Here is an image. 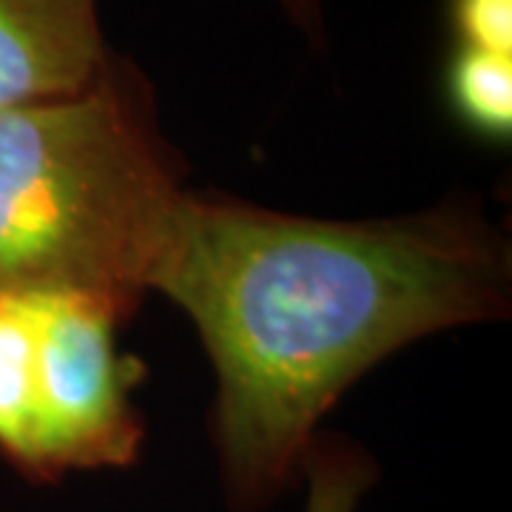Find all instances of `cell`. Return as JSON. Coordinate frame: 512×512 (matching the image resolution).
<instances>
[{"label": "cell", "mask_w": 512, "mask_h": 512, "mask_svg": "<svg viewBox=\"0 0 512 512\" xmlns=\"http://www.w3.org/2000/svg\"><path fill=\"white\" fill-rule=\"evenodd\" d=\"M453 46L512 57V0H447Z\"/></svg>", "instance_id": "ba28073f"}, {"label": "cell", "mask_w": 512, "mask_h": 512, "mask_svg": "<svg viewBox=\"0 0 512 512\" xmlns=\"http://www.w3.org/2000/svg\"><path fill=\"white\" fill-rule=\"evenodd\" d=\"M151 293L200 330L214 441L237 512L268 507L359 376L430 333L510 311L507 239L447 202L387 220H313L185 194Z\"/></svg>", "instance_id": "6da1fadb"}, {"label": "cell", "mask_w": 512, "mask_h": 512, "mask_svg": "<svg viewBox=\"0 0 512 512\" xmlns=\"http://www.w3.org/2000/svg\"><path fill=\"white\" fill-rule=\"evenodd\" d=\"M285 15L299 26L313 43H322L325 37V0H276Z\"/></svg>", "instance_id": "9c48e42d"}, {"label": "cell", "mask_w": 512, "mask_h": 512, "mask_svg": "<svg viewBox=\"0 0 512 512\" xmlns=\"http://www.w3.org/2000/svg\"><path fill=\"white\" fill-rule=\"evenodd\" d=\"M188 188L154 86L111 52L80 92L0 109V291L151 293Z\"/></svg>", "instance_id": "7a4b0ae2"}, {"label": "cell", "mask_w": 512, "mask_h": 512, "mask_svg": "<svg viewBox=\"0 0 512 512\" xmlns=\"http://www.w3.org/2000/svg\"><path fill=\"white\" fill-rule=\"evenodd\" d=\"M444 100L458 126L473 137L510 143L512 57L453 46L444 66Z\"/></svg>", "instance_id": "8992f818"}, {"label": "cell", "mask_w": 512, "mask_h": 512, "mask_svg": "<svg viewBox=\"0 0 512 512\" xmlns=\"http://www.w3.org/2000/svg\"><path fill=\"white\" fill-rule=\"evenodd\" d=\"M308 476V510L305 512H356L359 498L370 484V467L362 456L342 447H313L305 461Z\"/></svg>", "instance_id": "52a82bcc"}, {"label": "cell", "mask_w": 512, "mask_h": 512, "mask_svg": "<svg viewBox=\"0 0 512 512\" xmlns=\"http://www.w3.org/2000/svg\"><path fill=\"white\" fill-rule=\"evenodd\" d=\"M109 55L100 0H0V109L80 92Z\"/></svg>", "instance_id": "277c9868"}, {"label": "cell", "mask_w": 512, "mask_h": 512, "mask_svg": "<svg viewBox=\"0 0 512 512\" xmlns=\"http://www.w3.org/2000/svg\"><path fill=\"white\" fill-rule=\"evenodd\" d=\"M128 316L83 293H35L37 484L128 467L143 447L134 384L143 365L117 348Z\"/></svg>", "instance_id": "3957f363"}, {"label": "cell", "mask_w": 512, "mask_h": 512, "mask_svg": "<svg viewBox=\"0 0 512 512\" xmlns=\"http://www.w3.org/2000/svg\"><path fill=\"white\" fill-rule=\"evenodd\" d=\"M0 456L37 481L35 293L0 291Z\"/></svg>", "instance_id": "5b68a950"}]
</instances>
